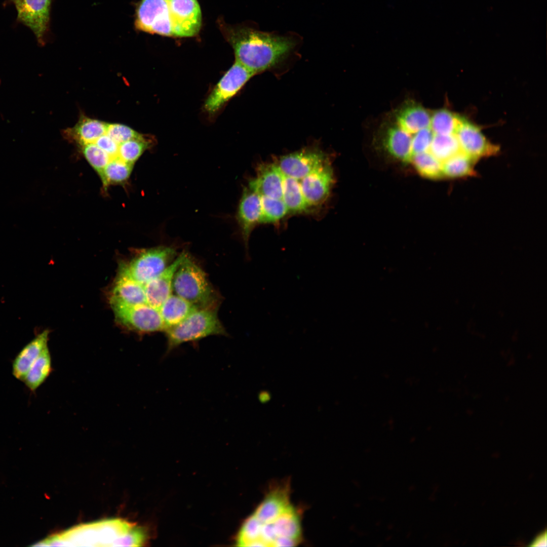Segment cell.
I'll list each match as a JSON object with an SVG mask.
<instances>
[{
  "instance_id": "cell-1",
  "label": "cell",
  "mask_w": 547,
  "mask_h": 547,
  "mask_svg": "<svg viewBox=\"0 0 547 547\" xmlns=\"http://www.w3.org/2000/svg\"><path fill=\"white\" fill-rule=\"evenodd\" d=\"M146 534L141 527L114 518L82 524L49 536L34 546H141Z\"/></svg>"
},
{
  "instance_id": "cell-2",
  "label": "cell",
  "mask_w": 547,
  "mask_h": 547,
  "mask_svg": "<svg viewBox=\"0 0 547 547\" xmlns=\"http://www.w3.org/2000/svg\"><path fill=\"white\" fill-rule=\"evenodd\" d=\"M226 36L235 61L255 75L279 64L295 45L290 37L245 27L227 28Z\"/></svg>"
},
{
  "instance_id": "cell-3",
  "label": "cell",
  "mask_w": 547,
  "mask_h": 547,
  "mask_svg": "<svg viewBox=\"0 0 547 547\" xmlns=\"http://www.w3.org/2000/svg\"><path fill=\"white\" fill-rule=\"evenodd\" d=\"M173 291L198 309L218 308V293L206 272L187 253L175 273Z\"/></svg>"
},
{
  "instance_id": "cell-4",
  "label": "cell",
  "mask_w": 547,
  "mask_h": 547,
  "mask_svg": "<svg viewBox=\"0 0 547 547\" xmlns=\"http://www.w3.org/2000/svg\"><path fill=\"white\" fill-rule=\"evenodd\" d=\"M218 309L200 308L179 324L165 331L167 352L185 342L200 340L212 335H226L219 319Z\"/></svg>"
},
{
  "instance_id": "cell-5",
  "label": "cell",
  "mask_w": 547,
  "mask_h": 547,
  "mask_svg": "<svg viewBox=\"0 0 547 547\" xmlns=\"http://www.w3.org/2000/svg\"><path fill=\"white\" fill-rule=\"evenodd\" d=\"M176 254L175 248L164 245L142 250L130 262L122 264L119 275L143 285L162 272Z\"/></svg>"
},
{
  "instance_id": "cell-6",
  "label": "cell",
  "mask_w": 547,
  "mask_h": 547,
  "mask_svg": "<svg viewBox=\"0 0 547 547\" xmlns=\"http://www.w3.org/2000/svg\"><path fill=\"white\" fill-rule=\"evenodd\" d=\"M111 305L118 321L131 330L142 333L165 332L166 330L159 309L147 304Z\"/></svg>"
},
{
  "instance_id": "cell-7",
  "label": "cell",
  "mask_w": 547,
  "mask_h": 547,
  "mask_svg": "<svg viewBox=\"0 0 547 547\" xmlns=\"http://www.w3.org/2000/svg\"><path fill=\"white\" fill-rule=\"evenodd\" d=\"M255 74L236 61L218 82L204 104L210 114L217 111Z\"/></svg>"
},
{
  "instance_id": "cell-8",
  "label": "cell",
  "mask_w": 547,
  "mask_h": 547,
  "mask_svg": "<svg viewBox=\"0 0 547 547\" xmlns=\"http://www.w3.org/2000/svg\"><path fill=\"white\" fill-rule=\"evenodd\" d=\"M135 25L146 32L173 36L166 0H142L137 11Z\"/></svg>"
},
{
  "instance_id": "cell-9",
  "label": "cell",
  "mask_w": 547,
  "mask_h": 547,
  "mask_svg": "<svg viewBox=\"0 0 547 547\" xmlns=\"http://www.w3.org/2000/svg\"><path fill=\"white\" fill-rule=\"evenodd\" d=\"M173 36L190 37L199 32L202 14L197 0H166Z\"/></svg>"
},
{
  "instance_id": "cell-10",
  "label": "cell",
  "mask_w": 547,
  "mask_h": 547,
  "mask_svg": "<svg viewBox=\"0 0 547 547\" xmlns=\"http://www.w3.org/2000/svg\"><path fill=\"white\" fill-rule=\"evenodd\" d=\"M328 160L322 150L310 146L281 157L277 164L284 175L300 180Z\"/></svg>"
},
{
  "instance_id": "cell-11",
  "label": "cell",
  "mask_w": 547,
  "mask_h": 547,
  "mask_svg": "<svg viewBox=\"0 0 547 547\" xmlns=\"http://www.w3.org/2000/svg\"><path fill=\"white\" fill-rule=\"evenodd\" d=\"M18 21L28 27L38 44H45L48 28L51 0H12Z\"/></svg>"
},
{
  "instance_id": "cell-12",
  "label": "cell",
  "mask_w": 547,
  "mask_h": 547,
  "mask_svg": "<svg viewBox=\"0 0 547 547\" xmlns=\"http://www.w3.org/2000/svg\"><path fill=\"white\" fill-rule=\"evenodd\" d=\"M455 135L460 151L476 161L497 154L499 148L491 143L476 125L462 118Z\"/></svg>"
},
{
  "instance_id": "cell-13",
  "label": "cell",
  "mask_w": 547,
  "mask_h": 547,
  "mask_svg": "<svg viewBox=\"0 0 547 547\" xmlns=\"http://www.w3.org/2000/svg\"><path fill=\"white\" fill-rule=\"evenodd\" d=\"M333 181V170L329 160L300 180L302 192L309 208L318 206L327 199Z\"/></svg>"
},
{
  "instance_id": "cell-14",
  "label": "cell",
  "mask_w": 547,
  "mask_h": 547,
  "mask_svg": "<svg viewBox=\"0 0 547 547\" xmlns=\"http://www.w3.org/2000/svg\"><path fill=\"white\" fill-rule=\"evenodd\" d=\"M260 196L248 186L245 187L239 203L236 219L239 226L247 258L249 257V238L255 226L260 223Z\"/></svg>"
},
{
  "instance_id": "cell-15",
  "label": "cell",
  "mask_w": 547,
  "mask_h": 547,
  "mask_svg": "<svg viewBox=\"0 0 547 547\" xmlns=\"http://www.w3.org/2000/svg\"><path fill=\"white\" fill-rule=\"evenodd\" d=\"M186 253L182 252L162 272L143 285L146 304L159 309L172 294L175 273Z\"/></svg>"
},
{
  "instance_id": "cell-16",
  "label": "cell",
  "mask_w": 547,
  "mask_h": 547,
  "mask_svg": "<svg viewBox=\"0 0 547 547\" xmlns=\"http://www.w3.org/2000/svg\"><path fill=\"white\" fill-rule=\"evenodd\" d=\"M284 176L277 163L262 164L248 186L260 196L282 199Z\"/></svg>"
},
{
  "instance_id": "cell-17",
  "label": "cell",
  "mask_w": 547,
  "mask_h": 547,
  "mask_svg": "<svg viewBox=\"0 0 547 547\" xmlns=\"http://www.w3.org/2000/svg\"><path fill=\"white\" fill-rule=\"evenodd\" d=\"M291 505L287 487L280 486L270 491L253 514L261 523H270Z\"/></svg>"
},
{
  "instance_id": "cell-18",
  "label": "cell",
  "mask_w": 547,
  "mask_h": 547,
  "mask_svg": "<svg viewBox=\"0 0 547 547\" xmlns=\"http://www.w3.org/2000/svg\"><path fill=\"white\" fill-rule=\"evenodd\" d=\"M107 123L81 114L76 124L63 131L64 137L81 146L94 143L106 133Z\"/></svg>"
},
{
  "instance_id": "cell-19",
  "label": "cell",
  "mask_w": 547,
  "mask_h": 547,
  "mask_svg": "<svg viewBox=\"0 0 547 547\" xmlns=\"http://www.w3.org/2000/svg\"><path fill=\"white\" fill-rule=\"evenodd\" d=\"M49 333L47 330L40 333L17 355L13 363V374L16 378L23 381L31 366L48 346Z\"/></svg>"
},
{
  "instance_id": "cell-20",
  "label": "cell",
  "mask_w": 547,
  "mask_h": 547,
  "mask_svg": "<svg viewBox=\"0 0 547 547\" xmlns=\"http://www.w3.org/2000/svg\"><path fill=\"white\" fill-rule=\"evenodd\" d=\"M111 304L134 306L146 304L143 285L119 275L110 298Z\"/></svg>"
},
{
  "instance_id": "cell-21",
  "label": "cell",
  "mask_w": 547,
  "mask_h": 547,
  "mask_svg": "<svg viewBox=\"0 0 547 547\" xmlns=\"http://www.w3.org/2000/svg\"><path fill=\"white\" fill-rule=\"evenodd\" d=\"M197 309L198 308L183 298L171 294L159 310L167 330L181 323Z\"/></svg>"
},
{
  "instance_id": "cell-22",
  "label": "cell",
  "mask_w": 547,
  "mask_h": 547,
  "mask_svg": "<svg viewBox=\"0 0 547 547\" xmlns=\"http://www.w3.org/2000/svg\"><path fill=\"white\" fill-rule=\"evenodd\" d=\"M431 114L420 105L410 104L403 108L397 114L398 126L409 134L430 128Z\"/></svg>"
},
{
  "instance_id": "cell-23",
  "label": "cell",
  "mask_w": 547,
  "mask_h": 547,
  "mask_svg": "<svg viewBox=\"0 0 547 547\" xmlns=\"http://www.w3.org/2000/svg\"><path fill=\"white\" fill-rule=\"evenodd\" d=\"M385 145L394 158L405 163L411 161L413 156L412 137L398 126L392 127L387 130Z\"/></svg>"
},
{
  "instance_id": "cell-24",
  "label": "cell",
  "mask_w": 547,
  "mask_h": 547,
  "mask_svg": "<svg viewBox=\"0 0 547 547\" xmlns=\"http://www.w3.org/2000/svg\"><path fill=\"white\" fill-rule=\"evenodd\" d=\"M270 523L276 536V541L280 538H287L299 542L301 533L300 518L292 505Z\"/></svg>"
},
{
  "instance_id": "cell-25",
  "label": "cell",
  "mask_w": 547,
  "mask_h": 547,
  "mask_svg": "<svg viewBox=\"0 0 547 547\" xmlns=\"http://www.w3.org/2000/svg\"><path fill=\"white\" fill-rule=\"evenodd\" d=\"M51 369V355L47 346L31 366L23 381L30 390L34 391L45 381Z\"/></svg>"
},
{
  "instance_id": "cell-26",
  "label": "cell",
  "mask_w": 547,
  "mask_h": 547,
  "mask_svg": "<svg viewBox=\"0 0 547 547\" xmlns=\"http://www.w3.org/2000/svg\"><path fill=\"white\" fill-rule=\"evenodd\" d=\"M282 200L290 212L301 213L309 208L304 198L299 180L286 175L284 176Z\"/></svg>"
},
{
  "instance_id": "cell-27",
  "label": "cell",
  "mask_w": 547,
  "mask_h": 547,
  "mask_svg": "<svg viewBox=\"0 0 547 547\" xmlns=\"http://www.w3.org/2000/svg\"><path fill=\"white\" fill-rule=\"evenodd\" d=\"M476 161L459 151L442 163L444 177L458 178L475 174L474 164Z\"/></svg>"
},
{
  "instance_id": "cell-28",
  "label": "cell",
  "mask_w": 547,
  "mask_h": 547,
  "mask_svg": "<svg viewBox=\"0 0 547 547\" xmlns=\"http://www.w3.org/2000/svg\"><path fill=\"white\" fill-rule=\"evenodd\" d=\"M462 118L448 109H438L431 115L430 128L434 134L454 135Z\"/></svg>"
},
{
  "instance_id": "cell-29",
  "label": "cell",
  "mask_w": 547,
  "mask_h": 547,
  "mask_svg": "<svg viewBox=\"0 0 547 547\" xmlns=\"http://www.w3.org/2000/svg\"><path fill=\"white\" fill-rule=\"evenodd\" d=\"M133 166L118 157L112 158L99 175L104 187L125 182L129 178Z\"/></svg>"
},
{
  "instance_id": "cell-30",
  "label": "cell",
  "mask_w": 547,
  "mask_h": 547,
  "mask_svg": "<svg viewBox=\"0 0 547 547\" xmlns=\"http://www.w3.org/2000/svg\"><path fill=\"white\" fill-rule=\"evenodd\" d=\"M428 151L443 163L460 151V149L455 134H434Z\"/></svg>"
},
{
  "instance_id": "cell-31",
  "label": "cell",
  "mask_w": 547,
  "mask_h": 547,
  "mask_svg": "<svg viewBox=\"0 0 547 547\" xmlns=\"http://www.w3.org/2000/svg\"><path fill=\"white\" fill-rule=\"evenodd\" d=\"M152 142L149 138L141 134L119 144L118 157L123 161L134 165L143 152L150 148Z\"/></svg>"
},
{
  "instance_id": "cell-32",
  "label": "cell",
  "mask_w": 547,
  "mask_h": 547,
  "mask_svg": "<svg viewBox=\"0 0 547 547\" xmlns=\"http://www.w3.org/2000/svg\"><path fill=\"white\" fill-rule=\"evenodd\" d=\"M412 160L415 168L422 176L434 179L444 177L442 163L429 151L415 154Z\"/></svg>"
},
{
  "instance_id": "cell-33",
  "label": "cell",
  "mask_w": 547,
  "mask_h": 547,
  "mask_svg": "<svg viewBox=\"0 0 547 547\" xmlns=\"http://www.w3.org/2000/svg\"><path fill=\"white\" fill-rule=\"evenodd\" d=\"M261 216L260 223H272L279 221L289 212L282 199L260 196Z\"/></svg>"
},
{
  "instance_id": "cell-34",
  "label": "cell",
  "mask_w": 547,
  "mask_h": 547,
  "mask_svg": "<svg viewBox=\"0 0 547 547\" xmlns=\"http://www.w3.org/2000/svg\"><path fill=\"white\" fill-rule=\"evenodd\" d=\"M261 523L252 514L244 522L237 539L240 546H261L260 535Z\"/></svg>"
},
{
  "instance_id": "cell-35",
  "label": "cell",
  "mask_w": 547,
  "mask_h": 547,
  "mask_svg": "<svg viewBox=\"0 0 547 547\" xmlns=\"http://www.w3.org/2000/svg\"><path fill=\"white\" fill-rule=\"evenodd\" d=\"M82 151L86 160L99 175L112 159L95 143L82 146Z\"/></svg>"
},
{
  "instance_id": "cell-36",
  "label": "cell",
  "mask_w": 547,
  "mask_h": 547,
  "mask_svg": "<svg viewBox=\"0 0 547 547\" xmlns=\"http://www.w3.org/2000/svg\"><path fill=\"white\" fill-rule=\"evenodd\" d=\"M105 134L119 144L141 135L130 127L118 123H107Z\"/></svg>"
},
{
  "instance_id": "cell-37",
  "label": "cell",
  "mask_w": 547,
  "mask_h": 547,
  "mask_svg": "<svg viewBox=\"0 0 547 547\" xmlns=\"http://www.w3.org/2000/svg\"><path fill=\"white\" fill-rule=\"evenodd\" d=\"M434 134L430 128L421 129L412 138V149L413 154L428 151Z\"/></svg>"
},
{
  "instance_id": "cell-38",
  "label": "cell",
  "mask_w": 547,
  "mask_h": 547,
  "mask_svg": "<svg viewBox=\"0 0 547 547\" xmlns=\"http://www.w3.org/2000/svg\"><path fill=\"white\" fill-rule=\"evenodd\" d=\"M94 143L112 158L118 157L119 144L106 134L101 136Z\"/></svg>"
},
{
  "instance_id": "cell-39",
  "label": "cell",
  "mask_w": 547,
  "mask_h": 547,
  "mask_svg": "<svg viewBox=\"0 0 547 547\" xmlns=\"http://www.w3.org/2000/svg\"><path fill=\"white\" fill-rule=\"evenodd\" d=\"M546 531L541 533L534 540L531 546H546Z\"/></svg>"
},
{
  "instance_id": "cell-40",
  "label": "cell",
  "mask_w": 547,
  "mask_h": 547,
  "mask_svg": "<svg viewBox=\"0 0 547 547\" xmlns=\"http://www.w3.org/2000/svg\"><path fill=\"white\" fill-rule=\"evenodd\" d=\"M258 398L261 402L264 403L270 399V395L268 392L263 390L259 394Z\"/></svg>"
}]
</instances>
